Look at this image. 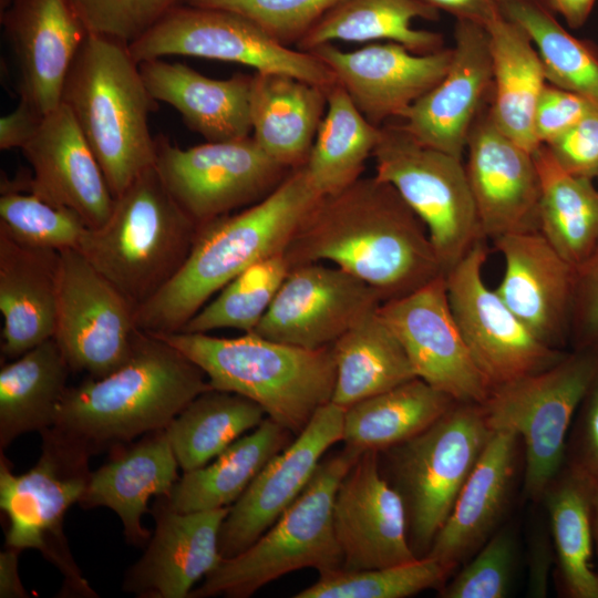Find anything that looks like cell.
<instances>
[{
	"mask_svg": "<svg viewBox=\"0 0 598 598\" xmlns=\"http://www.w3.org/2000/svg\"><path fill=\"white\" fill-rule=\"evenodd\" d=\"M597 179H598V176H597Z\"/></svg>",
	"mask_w": 598,
	"mask_h": 598,
	"instance_id": "cell-60",
	"label": "cell"
},
{
	"mask_svg": "<svg viewBox=\"0 0 598 598\" xmlns=\"http://www.w3.org/2000/svg\"><path fill=\"white\" fill-rule=\"evenodd\" d=\"M465 171L485 239L539 230V176L532 152L482 109L470 132Z\"/></svg>",
	"mask_w": 598,
	"mask_h": 598,
	"instance_id": "cell-21",
	"label": "cell"
},
{
	"mask_svg": "<svg viewBox=\"0 0 598 598\" xmlns=\"http://www.w3.org/2000/svg\"><path fill=\"white\" fill-rule=\"evenodd\" d=\"M13 0H0V11L4 10Z\"/></svg>",
	"mask_w": 598,
	"mask_h": 598,
	"instance_id": "cell-59",
	"label": "cell"
},
{
	"mask_svg": "<svg viewBox=\"0 0 598 598\" xmlns=\"http://www.w3.org/2000/svg\"><path fill=\"white\" fill-rule=\"evenodd\" d=\"M378 311L401 342L416 378L457 402L485 401L489 386L455 321L444 274L382 302Z\"/></svg>",
	"mask_w": 598,
	"mask_h": 598,
	"instance_id": "cell-17",
	"label": "cell"
},
{
	"mask_svg": "<svg viewBox=\"0 0 598 598\" xmlns=\"http://www.w3.org/2000/svg\"><path fill=\"white\" fill-rule=\"evenodd\" d=\"M138 68L152 97L173 106L185 124L207 142L250 136L252 74L236 73L217 80L163 59L141 62Z\"/></svg>",
	"mask_w": 598,
	"mask_h": 598,
	"instance_id": "cell-29",
	"label": "cell"
},
{
	"mask_svg": "<svg viewBox=\"0 0 598 598\" xmlns=\"http://www.w3.org/2000/svg\"><path fill=\"white\" fill-rule=\"evenodd\" d=\"M137 62L187 55L239 63L260 73H285L329 89L337 81L318 58L286 47L238 13L182 4L128 44Z\"/></svg>",
	"mask_w": 598,
	"mask_h": 598,
	"instance_id": "cell-12",
	"label": "cell"
},
{
	"mask_svg": "<svg viewBox=\"0 0 598 598\" xmlns=\"http://www.w3.org/2000/svg\"><path fill=\"white\" fill-rule=\"evenodd\" d=\"M527 594L530 597L544 598L548 594L549 577L555 568L553 542L544 533L536 534L528 549Z\"/></svg>",
	"mask_w": 598,
	"mask_h": 598,
	"instance_id": "cell-54",
	"label": "cell"
},
{
	"mask_svg": "<svg viewBox=\"0 0 598 598\" xmlns=\"http://www.w3.org/2000/svg\"><path fill=\"white\" fill-rule=\"evenodd\" d=\"M539 176V231L574 267L598 244V188L573 175L546 145L534 153Z\"/></svg>",
	"mask_w": 598,
	"mask_h": 598,
	"instance_id": "cell-39",
	"label": "cell"
},
{
	"mask_svg": "<svg viewBox=\"0 0 598 598\" xmlns=\"http://www.w3.org/2000/svg\"><path fill=\"white\" fill-rule=\"evenodd\" d=\"M492 58L491 116L498 128L534 153L540 144L534 131V115L547 84L538 53L528 34L501 16L486 27Z\"/></svg>",
	"mask_w": 598,
	"mask_h": 598,
	"instance_id": "cell-32",
	"label": "cell"
},
{
	"mask_svg": "<svg viewBox=\"0 0 598 598\" xmlns=\"http://www.w3.org/2000/svg\"><path fill=\"white\" fill-rule=\"evenodd\" d=\"M197 230L152 166L115 198L104 224L86 230L76 250L136 309L178 271Z\"/></svg>",
	"mask_w": 598,
	"mask_h": 598,
	"instance_id": "cell-6",
	"label": "cell"
},
{
	"mask_svg": "<svg viewBox=\"0 0 598 598\" xmlns=\"http://www.w3.org/2000/svg\"><path fill=\"white\" fill-rule=\"evenodd\" d=\"M591 487L563 468L545 491L544 502L555 551V582L565 598H598L594 567Z\"/></svg>",
	"mask_w": 598,
	"mask_h": 598,
	"instance_id": "cell-38",
	"label": "cell"
},
{
	"mask_svg": "<svg viewBox=\"0 0 598 598\" xmlns=\"http://www.w3.org/2000/svg\"><path fill=\"white\" fill-rule=\"evenodd\" d=\"M44 115L20 100L17 107L0 120V148H22L38 131Z\"/></svg>",
	"mask_w": 598,
	"mask_h": 598,
	"instance_id": "cell-53",
	"label": "cell"
},
{
	"mask_svg": "<svg viewBox=\"0 0 598 598\" xmlns=\"http://www.w3.org/2000/svg\"><path fill=\"white\" fill-rule=\"evenodd\" d=\"M455 402L414 378L347 408L342 442L358 453L384 452L426 430Z\"/></svg>",
	"mask_w": 598,
	"mask_h": 598,
	"instance_id": "cell-35",
	"label": "cell"
},
{
	"mask_svg": "<svg viewBox=\"0 0 598 598\" xmlns=\"http://www.w3.org/2000/svg\"><path fill=\"white\" fill-rule=\"evenodd\" d=\"M517 564V542L513 532L496 530L470 561L439 588L441 598H505Z\"/></svg>",
	"mask_w": 598,
	"mask_h": 598,
	"instance_id": "cell-46",
	"label": "cell"
},
{
	"mask_svg": "<svg viewBox=\"0 0 598 598\" xmlns=\"http://www.w3.org/2000/svg\"><path fill=\"white\" fill-rule=\"evenodd\" d=\"M440 12L419 0H340L300 40L297 49L343 42L386 40L417 54L442 50V34L412 28L414 19L435 21Z\"/></svg>",
	"mask_w": 598,
	"mask_h": 598,
	"instance_id": "cell-36",
	"label": "cell"
},
{
	"mask_svg": "<svg viewBox=\"0 0 598 598\" xmlns=\"http://www.w3.org/2000/svg\"><path fill=\"white\" fill-rule=\"evenodd\" d=\"M492 241L505 264L496 292L540 342L563 350L569 342L575 267L539 230Z\"/></svg>",
	"mask_w": 598,
	"mask_h": 598,
	"instance_id": "cell-24",
	"label": "cell"
},
{
	"mask_svg": "<svg viewBox=\"0 0 598 598\" xmlns=\"http://www.w3.org/2000/svg\"><path fill=\"white\" fill-rule=\"evenodd\" d=\"M505 18L528 34L547 83L576 93L598 109V49L569 33L542 0H501Z\"/></svg>",
	"mask_w": 598,
	"mask_h": 598,
	"instance_id": "cell-42",
	"label": "cell"
},
{
	"mask_svg": "<svg viewBox=\"0 0 598 598\" xmlns=\"http://www.w3.org/2000/svg\"><path fill=\"white\" fill-rule=\"evenodd\" d=\"M546 146L568 173L590 179L597 178L598 111L581 118Z\"/></svg>",
	"mask_w": 598,
	"mask_h": 598,
	"instance_id": "cell-52",
	"label": "cell"
},
{
	"mask_svg": "<svg viewBox=\"0 0 598 598\" xmlns=\"http://www.w3.org/2000/svg\"><path fill=\"white\" fill-rule=\"evenodd\" d=\"M382 303L368 283L324 262L290 268L254 333L306 349L332 346Z\"/></svg>",
	"mask_w": 598,
	"mask_h": 598,
	"instance_id": "cell-16",
	"label": "cell"
},
{
	"mask_svg": "<svg viewBox=\"0 0 598 598\" xmlns=\"http://www.w3.org/2000/svg\"><path fill=\"white\" fill-rule=\"evenodd\" d=\"M266 417L254 401L210 389L193 399L164 429L183 472L202 467Z\"/></svg>",
	"mask_w": 598,
	"mask_h": 598,
	"instance_id": "cell-41",
	"label": "cell"
},
{
	"mask_svg": "<svg viewBox=\"0 0 598 598\" xmlns=\"http://www.w3.org/2000/svg\"><path fill=\"white\" fill-rule=\"evenodd\" d=\"M597 0H542L553 12L559 14L571 29L582 27Z\"/></svg>",
	"mask_w": 598,
	"mask_h": 598,
	"instance_id": "cell-57",
	"label": "cell"
},
{
	"mask_svg": "<svg viewBox=\"0 0 598 598\" xmlns=\"http://www.w3.org/2000/svg\"><path fill=\"white\" fill-rule=\"evenodd\" d=\"M60 252L31 247L0 231L1 354L16 359L53 338Z\"/></svg>",
	"mask_w": 598,
	"mask_h": 598,
	"instance_id": "cell-28",
	"label": "cell"
},
{
	"mask_svg": "<svg viewBox=\"0 0 598 598\" xmlns=\"http://www.w3.org/2000/svg\"><path fill=\"white\" fill-rule=\"evenodd\" d=\"M378 309L331 346L336 368L331 402L343 409L416 378L401 342Z\"/></svg>",
	"mask_w": 598,
	"mask_h": 598,
	"instance_id": "cell-37",
	"label": "cell"
},
{
	"mask_svg": "<svg viewBox=\"0 0 598 598\" xmlns=\"http://www.w3.org/2000/svg\"><path fill=\"white\" fill-rule=\"evenodd\" d=\"M0 21L16 56L20 100L50 113L62 103L86 29L70 0H13Z\"/></svg>",
	"mask_w": 598,
	"mask_h": 598,
	"instance_id": "cell-25",
	"label": "cell"
},
{
	"mask_svg": "<svg viewBox=\"0 0 598 598\" xmlns=\"http://www.w3.org/2000/svg\"><path fill=\"white\" fill-rule=\"evenodd\" d=\"M487 255L485 240L478 241L445 278L455 321L491 390L545 370L566 352L540 342L487 287L482 275Z\"/></svg>",
	"mask_w": 598,
	"mask_h": 598,
	"instance_id": "cell-14",
	"label": "cell"
},
{
	"mask_svg": "<svg viewBox=\"0 0 598 598\" xmlns=\"http://www.w3.org/2000/svg\"><path fill=\"white\" fill-rule=\"evenodd\" d=\"M289 270L285 252L252 264L221 288L179 331L208 333L236 329L244 333L252 332Z\"/></svg>",
	"mask_w": 598,
	"mask_h": 598,
	"instance_id": "cell-43",
	"label": "cell"
},
{
	"mask_svg": "<svg viewBox=\"0 0 598 598\" xmlns=\"http://www.w3.org/2000/svg\"><path fill=\"white\" fill-rule=\"evenodd\" d=\"M378 452L360 454L341 480L333 503V527L342 568L360 570L411 561L403 499L383 476Z\"/></svg>",
	"mask_w": 598,
	"mask_h": 598,
	"instance_id": "cell-19",
	"label": "cell"
},
{
	"mask_svg": "<svg viewBox=\"0 0 598 598\" xmlns=\"http://www.w3.org/2000/svg\"><path fill=\"white\" fill-rule=\"evenodd\" d=\"M229 509L181 513L157 499L154 534L127 570L123 590L143 598L190 597L194 585L223 559L219 533Z\"/></svg>",
	"mask_w": 598,
	"mask_h": 598,
	"instance_id": "cell-26",
	"label": "cell"
},
{
	"mask_svg": "<svg viewBox=\"0 0 598 598\" xmlns=\"http://www.w3.org/2000/svg\"><path fill=\"white\" fill-rule=\"evenodd\" d=\"M591 526L598 571V487L591 492Z\"/></svg>",
	"mask_w": 598,
	"mask_h": 598,
	"instance_id": "cell-58",
	"label": "cell"
},
{
	"mask_svg": "<svg viewBox=\"0 0 598 598\" xmlns=\"http://www.w3.org/2000/svg\"><path fill=\"white\" fill-rule=\"evenodd\" d=\"M519 443L512 431H492L425 556L435 558L452 573L492 537L512 499Z\"/></svg>",
	"mask_w": 598,
	"mask_h": 598,
	"instance_id": "cell-27",
	"label": "cell"
},
{
	"mask_svg": "<svg viewBox=\"0 0 598 598\" xmlns=\"http://www.w3.org/2000/svg\"><path fill=\"white\" fill-rule=\"evenodd\" d=\"M156 102L128 45L87 32L66 76L62 103L95 155L114 198L154 166L148 117Z\"/></svg>",
	"mask_w": 598,
	"mask_h": 598,
	"instance_id": "cell-4",
	"label": "cell"
},
{
	"mask_svg": "<svg viewBox=\"0 0 598 598\" xmlns=\"http://www.w3.org/2000/svg\"><path fill=\"white\" fill-rule=\"evenodd\" d=\"M326 87L285 73L252 74V137L282 166H303L327 110Z\"/></svg>",
	"mask_w": 598,
	"mask_h": 598,
	"instance_id": "cell-31",
	"label": "cell"
},
{
	"mask_svg": "<svg viewBox=\"0 0 598 598\" xmlns=\"http://www.w3.org/2000/svg\"><path fill=\"white\" fill-rule=\"evenodd\" d=\"M155 140L154 167L198 227L260 202L292 171L268 156L252 136L185 150L164 136Z\"/></svg>",
	"mask_w": 598,
	"mask_h": 598,
	"instance_id": "cell-13",
	"label": "cell"
},
{
	"mask_svg": "<svg viewBox=\"0 0 598 598\" xmlns=\"http://www.w3.org/2000/svg\"><path fill=\"white\" fill-rule=\"evenodd\" d=\"M154 334L199 367L212 389L254 401L295 435L331 402L336 382L331 346L306 349L254 332L235 338L182 331Z\"/></svg>",
	"mask_w": 598,
	"mask_h": 598,
	"instance_id": "cell-5",
	"label": "cell"
},
{
	"mask_svg": "<svg viewBox=\"0 0 598 598\" xmlns=\"http://www.w3.org/2000/svg\"><path fill=\"white\" fill-rule=\"evenodd\" d=\"M598 109L580 95L549 83L536 105L534 131L540 145H547L581 118Z\"/></svg>",
	"mask_w": 598,
	"mask_h": 598,
	"instance_id": "cell-51",
	"label": "cell"
},
{
	"mask_svg": "<svg viewBox=\"0 0 598 598\" xmlns=\"http://www.w3.org/2000/svg\"><path fill=\"white\" fill-rule=\"evenodd\" d=\"M346 409L329 402L258 473L230 506L219 533V551L230 558L246 550L298 498L324 453L342 441Z\"/></svg>",
	"mask_w": 598,
	"mask_h": 598,
	"instance_id": "cell-18",
	"label": "cell"
},
{
	"mask_svg": "<svg viewBox=\"0 0 598 598\" xmlns=\"http://www.w3.org/2000/svg\"><path fill=\"white\" fill-rule=\"evenodd\" d=\"M210 389L206 374L185 354L141 330L120 368L68 388L52 427L94 454L164 430L193 399Z\"/></svg>",
	"mask_w": 598,
	"mask_h": 598,
	"instance_id": "cell-3",
	"label": "cell"
},
{
	"mask_svg": "<svg viewBox=\"0 0 598 598\" xmlns=\"http://www.w3.org/2000/svg\"><path fill=\"white\" fill-rule=\"evenodd\" d=\"M372 157L374 176L423 221L444 275L485 240L462 158L417 143L399 123L382 125Z\"/></svg>",
	"mask_w": 598,
	"mask_h": 598,
	"instance_id": "cell-11",
	"label": "cell"
},
{
	"mask_svg": "<svg viewBox=\"0 0 598 598\" xmlns=\"http://www.w3.org/2000/svg\"><path fill=\"white\" fill-rule=\"evenodd\" d=\"M333 73L364 117L377 126L400 118L445 75L452 48L417 54L396 42L344 51L324 43L310 51Z\"/></svg>",
	"mask_w": 598,
	"mask_h": 598,
	"instance_id": "cell-20",
	"label": "cell"
},
{
	"mask_svg": "<svg viewBox=\"0 0 598 598\" xmlns=\"http://www.w3.org/2000/svg\"><path fill=\"white\" fill-rule=\"evenodd\" d=\"M116 448L118 452L109 462L91 472L79 504L84 508H111L122 520L126 540L143 546L151 538L142 525L148 501L171 492L179 465L164 430Z\"/></svg>",
	"mask_w": 598,
	"mask_h": 598,
	"instance_id": "cell-30",
	"label": "cell"
},
{
	"mask_svg": "<svg viewBox=\"0 0 598 598\" xmlns=\"http://www.w3.org/2000/svg\"><path fill=\"white\" fill-rule=\"evenodd\" d=\"M87 229L73 209L1 181L0 231L16 241L60 252L78 249Z\"/></svg>",
	"mask_w": 598,
	"mask_h": 598,
	"instance_id": "cell-45",
	"label": "cell"
},
{
	"mask_svg": "<svg viewBox=\"0 0 598 598\" xmlns=\"http://www.w3.org/2000/svg\"><path fill=\"white\" fill-rule=\"evenodd\" d=\"M381 135L382 126L369 122L338 82L330 86L324 116L303 165L317 192L332 194L359 179Z\"/></svg>",
	"mask_w": 598,
	"mask_h": 598,
	"instance_id": "cell-40",
	"label": "cell"
},
{
	"mask_svg": "<svg viewBox=\"0 0 598 598\" xmlns=\"http://www.w3.org/2000/svg\"><path fill=\"white\" fill-rule=\"evenodd\" d=\"M20 549L7 547L0 553V597L24 598L29 597L18 573V556Z\"/></svg>",
	"mask_w": 598,
	"mask_h": 598,
	"instance_id": "cell-56",
	"label": "cell"
},
{
	"mask_svg": "<svg viewBox=\"0 0 598 598\" xmlns=\"http://www.w3.org/2000/svg\"><path fill=\"white\" fill-rule=\"evenodd\" d=\"M344 448L321 461L298 498L246 550L223 558L190 597L247 598L270 581L303 568L319 575L342 568L333 527L338 486L360 456Z\"/></svg>",
	"mask_w": 598,
	"mask_h": 598,
	"instance_id": "cell-7",
	"label": "cell"
},
{
	"mask_svg": "<svg viewBox=\"0 0 598 598\" xmlns=\"http://www.w3.org/2000/svg\"><path fill=\"white\" fill-rule=\"evenodd\" d=\"M135 307L76 249L60 251L53 339L71 371L102 378L132 354Z\"/></svg>",
	"mask_w": 598,
	"mask_h": 598,
	"instance_id": "cell-15",
	"label": "cell"
},
{
	"mask_svg": "<svg viewBox=\"0 0 598 598\" xmlns=\"http://www.w3.org/2000/svg\"><path fill=\"white\" fill-rule=\"evenodd\" d=\"M292 433L269 417L214 461L184 472L166 496L169 509L187 513L231 506L262 467L291 442Z\"/></svg>",
	"mask_w": 598,
	"mask_h": 598,
	"instance_id": "cell-33",
	"label": "cell"
},
{
	"mask_svg": "<svg viewBox=\"0 0 598 598\" xmlns=\"http://www.w3.org/2000/svg\"><path fill=\"white\" fill-rule=\"evenodd\" d=\"M340 0H187V4L228 10L255 22L279 43L300 40Z\"/></svg>",
	"mask_w": 598,
	"mask_h": 598,
	"instance_id": "cell-47",
	"label": "cell"
},
{
	"mask_svg": "<svg viewBox=\"0 0 598 598\" xmlns=\"http://www.w3.org/2000/svg\"><path fill=\"white\" fill-rule=\"evenodd\" d=\"M90 33L127 45L187 0H70Z\"/></svg>",
	"mask_w": 598,
	"mask_h": 598,
	"instance_id": "cell-48",
	"label": "cell"
},
{
	"mask_svg": "<svg viewBox=\"0 0 598 598\" xmlns=\"http://www.w3.org/2000/svg\"><path fill=\"white\" fill-rule=\"evenodd\" d=\"M71 369L53 338L3 365L0 371V448L19 435L55 424Z\"/></svg>",
	"mask_w": 598,
	"mask_h": 598,
	"instance_id": "cell-34",
	"label": "cell"
},
{
	"mask_svg": "<svg viewBox=\"0 0 598 598\" xmlns=\"http://www.w3.org/2000/svg\"><path fill=\"white\" fill-rule=\"evenodd\" d=\"M451 571L430 556L400 565L347 570L339 568L319 575L311 586L295 598H406L431 588H440Z\"/></svg>",
	"mask_w": 598,
	"mask_h": 598,
	"instance_id": "cell-44",
	"label": "cell"
},
{
	"mask_svg": "<svg viewBox=\"0 0 598 598\" xmlns=\"http://www.w3.org/2000/svg\"><path fill=\"white\" fill-rule=\"evenodd\" d=\"M563 468L591 489L598 487V357L568 434Z\"/></svg>",
	"mask_w": 598,
	"mask_h": 598,
	"instance_id": "cell-49",
	"label": "cell"
},
{
	"mask_svg": "<svg viewBox=\"0 0 598 598\" xmlns=\"http://www.w3.org/2000/svg\"><path fill=\"white\" fill-rule=\"evenodd\" d=\"M21 152L32 176L10 181L16 187L73 209L89 228L106 221L115 198L87 141L63 103L44 115Z\"/></svg>",
	"mask_w": 598,
	"mask_h": 598,
	"instance_id": "cell-23",
	"label": "cell"
},
{
	"mask_svg": "<svg viewBox=\"0 0 598 598\" xmlns=\"http://www.w3.org/2000/svg\"><path fill=\"white\" fill-rule=\"evenodd\" d=\"M492 82L487 29L456 20L447 72L398 123L417 143L462 158Z\"/></svg>",
	"mask_w": 598,
	"mask_h": 598,
	"instance_id": "cell-22",
	"label": "cell"
},
{
	"mask_svg": "<svg viewBox=\"0 0 598 598\" xmlns=\"http://www.w3.org/2000/svg\"><path fill=\"white\" fill-rule=\"evenodd\" d=\"M320 196L301 166L260 202L199 226L178 271L135 309L137 328L152 333L179 331L247 267L285 252Z\"/></svg>",
	"mask_w": 598,
	"mask_h": 598,
	"instance_id": "cell-2",
	"label": "cell"
},
{
	"mask_svg": "<svg viewBox=\"0 0 598 598\" xmlns=\"http://www.w3.org/2000/svg\"><path fill=\"white\" fill-rule=\"evenodd\" d=\"M491 434L480 403L455 402L426 430L384 451L416 557L429 553Z\"/></svg>",
	"mask_w": 598,
	"mask_h": 598,
	"instance_id": "cell-9",
	"label": "cell"
},
{
	"mask_svg": "<svg viewBox=\"0 0 598 598\" xmlns=\"http://www.w3.org/2000/svg\"><path fill=\"white\" fill-rule=\"evenodd\" d=\"M40 434L41 455L25 473L13 474L1 452L0 508L8 519L6 546L39 550L62 573L65 594L96 597L63 533L66 512L86 488L92 452L54 427Z\"/></svg>",
	"mask_w": 598,
	"mask_h": 598,
	"instance_id": "cell-8",
	"label": "cell"
},
{
	"mask_svg": "<svg viewBox=\"0 0 598 598\" xmlns=\"http://www.w3.org/2000/svg\"><path fill=\"white\" fill-rule=\"evenodd\" d=\"M285 256L290 268L330 262L372 287L382 302L443 274L423 221L391 184L374 175L320 196Z\"/></svg>",
	"mask_w": 598,
	"mask_h": 598,
	"instance_id": "cell-1",
	"label": "cell"
},
{
	"mask_svg": "<svg viewBox=\"0 0 598 598\" xmlns=\"http://www.w3.org/2000/svg\"><path fill=\"white\" fill-rule=\"evenodd\" d=\"M569 342L573 350L598 352V244L575 267Z\"/></svg>",
	"mask_w": 598,
	"mask_h": 598,
	"instance_id": "cell-50",
	"label": "cell"
},
{
	"mask_svg": "<svg viewBox=\"0 0 598 598\" xmlns=\"http://www.w3.org/2000/svg\"><path fill=\"white\" fill-rule=\"evenodd\" d=\"M422 3L444 11L456 20H465L488 27L493 21L503 16L501 0H419Z\"/></svg>",
	"mask_w": 598,
	"mask_h": 598,
	"instance_id": "cell-55",
	"label": "cell"
},
{
	"mask_svg": "<svg viewBox=\"0 0 598 598\" xmlns=\"http://www.w3.org/2000/svg\"><path fill=\"white\" fill-rule=\"evenodd\" d=\"M598 352H566L551 367L494 386L481 403L492 431L517 434L524 450L525 495L542 502L565 464L568 434Z\"/></svg>",
	"mask_w": 598,
	"mask_h": 598,
	"instance_id": "cell-10",
	"label": "cell"
}]
</instances>
